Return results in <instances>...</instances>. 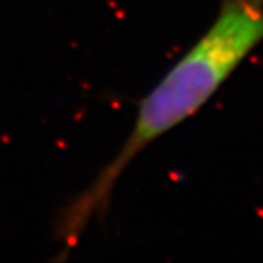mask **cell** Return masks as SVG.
I'll list each match as a JSON object with an SVG mask.
<instances>
[{"mask_svg":"<svg viewBox=\"0 0 263 263\" xmlns=\"http://www.w3.org/2000/svg\"><path fill=\"white\" fill-rule=\"evenodd\" d=\"M263 42V0H220L211 27L138 105L124 144L92 182L61 210L54 238L68 254L92 220L103 219L127 168L154 141L208 103Z\"/></svg>","mask_w":263,"mask_h":263,"instance_id":"obj_1","label":"cell"}]
</instances>
